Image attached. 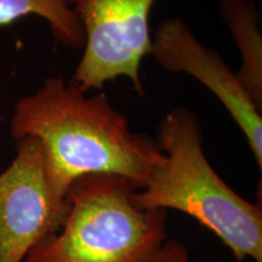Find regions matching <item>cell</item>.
<instances>
[{"label":"cell","mask_w":262,"mask_h":262,"mask_svg":"<svg viewBox=\"0 0 262 262\" xmlns=\"http://www.w3.org/2000/svg\"><path fill=\"white\" fill-rule=\"evenodd\" d=\"M88 94L58 75L48 78L15 104L10 133L16 140H38L57 198L66 199L72 185L88 175H117L142 189L164 153L131 130L103 94Z\"/></svg>","instance_id":"1"},{"label":"cell","mask_w":262,"mask_h":262,"mask_svg":"<svg viewBox=\"0 0 262 262\" xmlns=\"http://www.w3.org/2000/svg\"><path fill=\"white\" fill-rule=\"evenodd\" d=\"M164 160L142 189L134 193L140 208L181 211L217 235L237 262H262V210L234 192L212 169L203 150V134L192 111L176 107L158 127Z\"/></svg>","instance_id":"2"},{"label":"cell","mask_w":262,"mask_h":262,"mask_svg":"<svg viewBox=\"0 0 262 262\" xmlns=\"http://www.w3.org/2000/svg\"><path fill=\"white\" fill-rule=\"evenodd\" d=\"M139 189L117 175H88L66 195L68 211L57 232L24 262H147L166 242V211L140 208Z\"/></svg>","instance_id":"3"},{"label":"cell","mask_w":262,"mask_h":262,"mask_svg":"<svg viewBox=\"0 0 262 262\" xmlns=\"http://www.w3.org/2000/svg\"><path fill=\"white\" fill-rule=\"evenodd\" d=\"M156 0H68L84 29L83 56L71 83L84 93L125 77L143 95L141 64L149 54V16Z\"/></svg>","instance_id":"4"},{"label":"cell","mask_w":262,"mask_h":262,"mask_svg":"<svg viewBox=\"0 0 262 262\" xmlns=\"http://www.w3.org/2000/svg\"><path fill=\"white\" fill-rule=\"evenodd\" d=\"M17 153L0 172V262H24L39 242L57 232L68 203L49 186L40 143L17 140Z\"/></svg>","instance_id":"5"},{"label":"cell","mask_w":262,"mask_h":262,"mask_svg":"<svg viewBox=\"0 0 262 262\" xmlns=\"http://www.w3.org/2000/svg\"><path fill=\"white\" fill-rule=\"evenodd\" d=\"M171 73H186L205 85L241 127L262 169V116L261 111L245 93L237 74L214 49L206 47L180 17L160 24L150 37L149 54Z\"/></svg>","instance_id":"6"},{"label":"cell","mask_w":262,"mask_h":262,"mask_svg":"<svg viewBox=\"0 0 262 262\" xmlns=\"http://www.w3.org/2000/svg\"><path fill=\"white\" fill-rule=\"evenodd\" d=\"M221 18L242 56L237 78L262 112V35L257 0H219Z\"/></svg>","instance_id":"7"},{"label":"cell","mask_w":262,"mask_h":262,"mask_svg":"<svg viewBox=\"0 0 262 262\" xmlns=\"http://www.w3.org/2000/svg\"><path fill=\"white\" fill-rule=\"evenodd\" d=\"M32 15L45 19L62 45L75 50L83 49L84 29L68 0H0V27Z\"/></svg>","instance_id":"8"},{"label":"cell","mask_w":262,"mask_h":262,"mask_svg":"<svg viewBox=\"0 0 262 262\" xmlns=\"http://www.w3.org/2000/svg\"><path fill=\"white\" fill-rule=\"evenodd\" d=\"M147 262H191L188 250L175 241L165 242Z\"/></svg>","instance_id":"9"}]
</instances>
